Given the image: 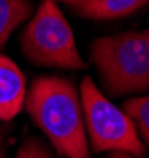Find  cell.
<instances>
[{
	"label": "cell",
	"instance_id": "cell-1",
	"mask_svg": "<svg viewBox=\"0 0 149 158\" xmlns=\"http://www.w3.org/2000/svg\"><path fill=\"white\" fill-rule=\"evenodd\" d=\"M24 108L46 135L58 156L91 158L83 124L80 94L65 77H36L25 93Z\"/></svg>",
	"mask_w": 149,
	"mask_h": 158
},
{
	"label": "cell",
	"instance_id": "cell-2",
	"mask_svg": "<svg viewBox=\"0 0 149 158\" xmlns=\"http://www.w3.org/2000/svg\"><path fill=\"white\" fill-rule=\"evenodd\" d=\"M90 58L110 96L121 97L149 89V31L130 30L96 38Z\"/></svg>",
	"mask_w": 149,
	"mask_h": 158
},
{
	"label": "cell",
	"instance_id": "cell-3",
	"mask_svg": "<svg viewBox=\"0 0 149 158\" xmlns=\"http://www.w3.org/2000/svg\"><path fill=\"white\" fill-rule=\"evenodd\" d=\"M20 49L32 64L83 71L87 63L82 58L72 28L55 0H42L35 16L20 35Z\"/></svg>",
	"mask_w": 149,
	"mask_h": 158
},
{
	"label": "cell",
	"instance_id": "cell-4",
	"mask_svg": "<svg viewBox=\"0 0 149 158\" xmlns=\"http://www.w3.org/2000/svg\"><path fill=\"white\" fill-rule=\"evenodd\" d=\"M80 103L87 139L94 153L127 152L144 158L147 147L138 136L137 128L122 110L105 97L91 77L80 81Z\"/></svg>",
	"mask_w": 149,
	"mask_h": 158
},
{
	"label": "cell",
	"instance_id": "cell-5",
	"mask_svg": "<svg viewBox=\"0 0 149 158\" xmlns=\"http://www.w3.org/2000/svg\"><path fill=\"white\" fill-rule=\"evenodd\" d=\"M27 80L19 66L0 53V121L14 119L24 108Z\"/></svg>",
	"mask_w": 149,
	"mask_h": 158
},
{
	"label": "cell",
	"instance_id": "cell-6",
	"mask_svg": "<svg viewBox=\"0 0 149 158\" xmlns=\"http://www.w3.org/2000/svg\"><path fill=\"white\" fill-rule=\"evenodd\" d=\"M147 0H91L74 11L90 20H115L143 8Z\"/></svg>",
	"mask_w": 149,
	"mask_h": 158
},
{
	"label": "cell",
	"instance_id": "cell-7",
	"mask_svg": "<svg viewBox=\"0 0 149 158\" xmlns=\"http://www.w3.org/2000/svg\"><path fill=\"white\" fill-rule=\"evenodd\" d=\"M32 13L33 3L30 0H0V49Z\"/></svg>",
	"mask_w": 149,
	"mask_h": 158
},
{
	"label": "cell",
	"instance_id": "cell-8",
	"mask_svg": "<svg viewBox=\"0 0 149 158\" xmlns=\"http://www.w3.org/2000/svg\"><path fill=\"white\" fill-rule=\"evenodd\" d=\"M121 110L135 125L141 141L147 144L149 143V97L147 94L124 100Z\"/></svg>",
	"mask_w": 149,
	"mask_h": 158
},
{
	"label": "cell",
	"instance_id": "cell-9",
	"mask_svg": "<svg viewBox=\"0 0 149 158\" xmlns=\"http://www.w3.org/2000/svg\"><path fill=\"white\" fill-rule=\"evenodd\" d=\"M14 158H58V155L52 153L49 144H46L41 138L30 136L19 146Z\"/></svg>",
	"mask_w": 149,
	"mask_h": 158
},
{
	"label": "cell",
	"instance_id": "cell-10",
	"mask_svg": "<svg viewBox=\"0 0 149 158\" xmlns=\"http://www.w3.org/2000/svg\"><path fill=\"white\" fill-rule=\"evenodd\" d=\"M55 2H61V3H65V5H68V6H71V8H79V6H83L85 3H88V2H91V0H55Z\"/></svg>",
	"mask_w": 149,
	"mask_h": 158
},
{
	"label": "cell",
	"instance_id": "cell-11",
	"mask_svg": "<svg viewBox=\"0 0 149 158\" xmlns=\"http://www.w3.org/2000/svg\"><path fill=\"white\" fill-rule=\"evenodd\" d=\"M104 158H138V156L130 155L127 152H110L107 156H104Z\"/></svg>",
	"mask_w": 149,
	"mask_h": 158
},
{
	"label": "cell",
	"instance_id": "cell-12",
	"mask_svg": "<svg viewBox=\"0 0 149 158\" xmlns=\"http://www.w3.org/2000/svg\"><path fill=\"white\" fill-rule=\"evenodd\" d=\"M3 139H5V128L0 124V150H2V146H3Z\"/></svg>",
	"mask_w": 149,
	"mask_h": 158
},
{
	"label": "cell",
	"instance_id": "cell-13",
	"mask_svg": "<svg viewBox=\"0 0 149 158\" xmlns=\"http://www.w3.org/2000/svg\"><path fill=\"white\" fill-rule=\"evenodd\" d=\"M0 158H5V150H3V149L0 150Z\"/></svg>",
	"mask_w": 149,
	"mask_h": 158
}]
</instances>
